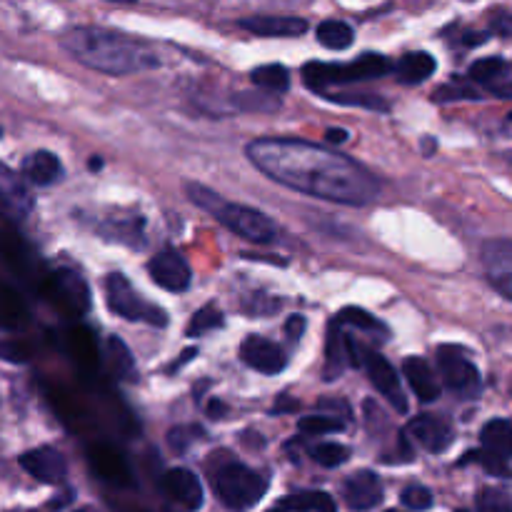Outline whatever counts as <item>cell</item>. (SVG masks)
<instances>
[{
  "instance_id": "7",
  "label": "cell",
  "mask_w": 512,
  "mask_h": 512,
  "mask_svg": "<svg viewBox=\"0 0 512 512\" xmlns=\"http://www.w3.org/2000/svg\"><path fill=\"white\" fill-rule=\"evenodd\" d=\"M438 365L445 385L455 390V393H460V398H475L480 393V373L465 358L463 350L443 345V348H438Z\"/></svg>"
},
{
  "instance_id": "37",
  "label": "cell",
  "mask_w": 512,
  "mask_h": 512,
  "mask_svg": "<svg viewBox=\"0 0 512 512\" xmlns=\"http://www.w3.org/2000/svg\"><path fill=\"white\" fill-rule=\"evenodd\" d=\"M0 318L8 320L10 325H18L25 320V305L5 285H0Z\"/></svg>"
},
{
  "instance_id": "44",
  "label": "cell",
  "mask_w": 512,
  "mask_h": 512,
  "mask_svg": "<svg viewBox=\"0 0 512 512\" xmlns=\"http://www.w3.org/2000/svg\"><path fill=\"white\" fill-rule=\"evenodd\" d=\"M73 498H75V493H73V490H65V493H63V498L53 500V503H50V508H55V510H63L65 505H68L70 500H73Z\"/></svg>"
},
{
  "instance_id": "9",
  "label": "cell",
  "mask_w": 512,
  "mask_h": 512,
  "mask_svg": "<svg viewBox=\"0 0 512 512\" xmlns=\"http://www.w3.org/2000/svg\"><path fill=\"white\" fill-rule=\"evenodd\" d=\"M483 265L488 273L490 285L503 295L512 298V243L510 238L488 240L483 248Z\"/></svg>"
},
{
  "instance_id": "2",
  "label": "cell",
  "mask_w": 512,
  "mask_h": 512,
  "mask_svg": "<svg viewBox=\"0 0 512 512\" xmlns=\"http://www.w3.org/2000/svg\"><path fill=\"white\" fill-rule=\"evenodd\" d=\"M65 53L80 65L105 75H133L160 65L158 53L143 40L113 30L80 25L60 38Z\"/></svg>"
},
{
  "instance_id": "33",
  "label": "cell",
  "mask_w": 512,
  "mask_h": 512,
  "mask_svg": "<svg viewBox=\"0 0 512 512\" xmlns=\"http://www.w3.org/2000/svg\"><path fill=\"white\" fill-rule=\"evenodd\" d=\"M310 458L323 468H338V465L348 463L350 450L340 443H320L310 450Z\"/></svg>"
},
{
  "instance_id": "22",
  "label": "cell",
  "mask_w": 512,
  "mask_h": 512,
  "mask_svg": "<svg viewBox=\"0 0 512 512\" xmlns=\"http://www.w3.org/2000/svg\"><path fill=\"white\" fill-rule=\"evenodd\" d=\"M435 68H438V63H435L433 55L418 50V53H408L398 60V65H395V78L403 85H418L425 83L435 73Z\"/></svg>"
},
{
  "instance_id": "34",
  "label": "cell",
  "mask_w": 512,
  "mask_h": 512,
  "mask_svg": "<svg viewBox=\"0 0 512 512\" xmlns=\"http://www.w3.org/2000/svg\"><path fill=\"white\" fill-rule=\"evenodd\" d=\"M220 325H223V313H220L215 305H205V308H200L198 313L193 315V320H190L188 335L190 338H200V335L210 333V330L220 328Z\"/></svg>"
},
{
  "instance_id": "45",
  "label": "cell",
  "mask_w": 512,
  "mask_h": 512,
  "mask_svg": "<svg viewBox=\"0 0 512 512\" xmlns=\"http://www.w3.org/2000/svg\"><path fill=\"white\" fill-rule=\"evenodd\" d=\"M283 410H298V403H295V400H288V398H285V395H283V398H280V403L275 405L273 413L278 415V413H283Z\"/></svg>"
},
{
  "instance_id": "28",
  "label": "cell",
  "mask_w": 512,
  "mask_h": 512,
  "mask_svg": "<svg viewBox=\"0 0 512 512\" xmlns=\"http://www.w3.org/2000/svg\"><path fill=\"white\" fill-rule=\"evenodd\" d=\"M335 320H338L340 325H350V328L365 330V333H375V335H380V338H385V335H388L385 323H380L375 315L365 313L363 308H345Z\"/></svg>"
},
{
  "instance_id": "52",
  "label": "cell",
  "mask_w": 512,
  "mask_h": 512,
  "mask_svg": "<svg viewBox=\"0 0 512 512\" xmlns=\"http://www.w3.org/2000/svg\"><path fill=\"white\" fill-rule=\"evenodd\" d=\"M458 512H468V510H458Z\"/></svg>"
},
{
  "instance_id": "21",
  "label": "cell",
  "mask_w": 512,
  "mask_h": 512,
  "mask_svg": "<svg viewBox=\"0 0 512 512\" xmlns=\"http://www.w3.org/2000/svg\"><path fill=\"white\" fill-rule=\"evenodd\" d=\"M23 173L33 185L48 188V185H55L63 180V163L50 150H38V153L28 155L23 160Z\"/></svg>"
},
{
  "instance_id": "31",
  "label": "cell",
  "mask_w": 512,
  "mask_h": 512,
  "mask_svg": "<svg viewBox=\"0 0 512 512\" xmlns=\"http://www.w3.org/2000/svg\"><path fill=\"white\" fill-rule=\"evenodd\" d=\"M438 103H448V100H470V98H480V90L475 88L473 80L470 78H453L450 83L440 85L433 95Z\"/></svg>"
},
{
  "instance_id": "13",
  "label": "cell",
  "mask_w": 512,
  "mask_h": 512,
  "mask_svg": "<svg viewBox=\"0 0 512 512\" xmlns=\"http://www.w3.org/2000/svg\"><path fill=\"white\" fill-rule=\"evenodd\" d=\"M20 468L45 485H60L68 478V463L55 448H35L20 455Z\"/></svg>"
},
{
  "instance_id": "25",
  "label": "cell",
  "mask_w": 512,
  "mask_h": 512,
  "mask_svg": "<svg viewBox=\"0 0 512 512\" xmlns=\"http://www.w3.org/2000/svg\"><path fill=\"white\" fill-rule=\"evenodd\" d=\"M318 40L330 50H345L353 45L355 33L343 20H323L318 25Z\"/></svg>"
},
{
  "instance_id": "41",
  "label": "cell",
  "mask_w": 512,
  "mask_h": 512,
  "mask_svg": "<svg viewBox=\"0 0 512 512\" xmlns=\"http://www.w3.org/2000/svg\"><path fill=\"white\" fill-rule=\"evenodd\" d=\"M0 358L10 360V363H25V360H28V353H25V348H20V345L0 340Z\"/></svg>"
},
{
  "instance_id": "49",
  "label": "cell",
  "mask_w": 512,
  "mask_h": 512,
  "mask_svg": "<svg viewBox=\"0 0 512 512\" xmlns=\"http://www.w3.org/2000/svg\"><path fill=\"white\" fill-rule=\"evenodd\" d=\"M75 512H93V510H75Z\"/></svg>"
},
{
  "instance_id": "8",
  "label": "cell",
  "mask_w": 512,
  "mask_h": 512,
  "mask_svg": "<svg viewBox=\"0 0 512 512\" xmlns=\"http://www.w3.org/2000/svg\"><path fill=\"white\" fill-rule=\"evenodd\" d=\"M358 353H360V358H358L360 365L368 370L370 383L378 388V393L383 395V398L388 400V403L393 405L398 413H403V415L408 413V400H405L403 385H400V378H398V373L393 370V365H390L383 355L375 353V350L360 348Z\"/></svg>"
},
{
  "instance_id": "4",
  "label": "cell",
  "mask_w": 512,
  "mask_h": 512,
  "mask_svg": "<svg viewBox=\"0 0 512 512\" xmlns=\"http://www.w3.org/2000/svg\"><path fill=\"white\" fill-rule=\"evenodd\" d=\"M393 70L385 55L380 53H363L355 63L340 65V63H308L303 68V83L308 85L313 93H325L330 85H345L358 83V80H373L383 78Z\"/></svg>"
},
{
  "instance_id": "50",
  "label": "cell",
  "mask_w": 512,
  "mask_h": 512,
  "mask_svg": "<svg viewBox=\"0 0 512 512\" xmlns=\"http://www.w3.org/2000/svg\"><path fill=\"white\" fill-rule=\"evenodd\" d=\"M385 512H400V510H385Z\"/></svg>"
},
{
  "instance_id": "26",
  "label": "cell",
  "mask_w": 512,
  "mask_h": 512,
  "mask_svg": "<svg viewBox=\"0 0 512 512\" xmlns=\"http://www.w3.org/2000/svg\"><path fill=\"white\" fill-rule=\"evenodd\" d=\"M253 83L268 93H285L290 88V73L283 65H260L250 73Z\"/></svg>"
},
{
  "instance_id": "38",
  "label": "cell",
  "mask_w": 512,
  "mask_h": 512,
  "mask_svg": "<svg viewBox=\"0 0 512 512\" xmlns=\"http://www.w3.org/2000/svg\"><path fill=\"white\" fill-rule=\"evenodd\" d=\"M400 500H403L405 508L418 512L433 508V493H430L425 485H408V488L403 490V495H400Z\"/></svg>"
},
{
  "instance_id": "24",
  "label": "cell",
  "mask_w": 512,
  "mask_h": 512,
  "mask_svg": "<svg viewBox=\"0 0 512 512\" xmlns=\"http://www.w3.org/2000/svg\"><path fill=\"white\" fill-rule=\"evenodd\" d=\"M480 443H483V450H490V453L510 460V450H512L510 420L505 418L490 420V423L483 428V433H480Z\"/></svg>"
},
{
  "instance_id": "29",
  "label": "cell",
  "mask_w": 512,
  "mask_h": 512,
  "mask_svg": "<svg viewBox=\"0 0 512 512\" xmlns=\"http://www.w3.org/2000/svg\"><path fill=\"white\" fill-rule=\"evenodd\" d=\"M55 283H58V293L73 305V310H78V313H85V310H88V290H85L83 280H80L78 275L63 273Z\"/></svg>"
},
{
  "instance_id": "12",
  "label": "cell",
  "mask_w": 512,
  "mask_h": 512,
  "mask_svg": "<svg viewBox=\"0 0 512 512\" xmlns=\"http://www.w3.org/2000/svg\"><path fill=\"white\" fill-rule=\"evenodd\" d=\"M360 345L343 333V325L333 320L328 328V343H325V380H338L350 365H360Z\"/></svg>"
},
{
  "instance_id": "20",
  "label": "cell",
  "mask_w": 512,
  "mask_h": 512,
  "mask_svg": "<svg viewBox=\"0 0 512 512\" xmlns=\"http://www.w3.org/2000/svg\"><path fill=\"white\" fill-rule=\"evenodd\" d=\"M0 205L15 218H25L33 208V198H30L25 183L3 163H0Z\"/></svg>"
},
{
  "instance_id": "11",
  "label": "cell",
  "mask_w": 512,
  "mask_h": 512,
  "mask_svg": "<svg viewBox=\"0 0 512 512\" xmlns=\"http://www.w3.org/2000/svg\"><path fill=\"white\" fill-rule=\"evenodd\" d=\"M148 273L158 288L170 290V293H185L190 288V280H193L188 263L175 250H163V253L155 255L148 263Z\"/></svg>"
},
{
  "instance_id": "32",
  "label": "cell",
  "mask_w": 512,
  "mask_h": 512,
  "mask_svg": "<svg viewBox=\"0 0 512 512\" xmlns=\"http://www.w3.org/2000/svg\"><path fill=\"white\" fill-rule=\"evenodd\" d=\"M468 460H475V463H480V465H483L485 473L495 475V478H503V480L510 478V460L508 458H500V455L490 453V450H478V453H468L463 460H460V465L468 463Z\"/></svg>"
},
{
  "instance_id": "3",
  "label": "cell",
  "mask_w": 512,
  "mask_h": 512,
  "mask_svg": "<svg viewBox=\"0 0 512 512\" xmlns=\"http://www.w3.org/2000/svg\"><path fill=\"white\" fill-rule=\"evenodd\" d=\"M185 193L188 198L193 200L198 208L208 210L218 223H223L225 228L233 230L235 235L245 240H253L258 245H268L278 238V228H275L273 220L268 218L260 210L248 208V205H238V203H228V200L220 198L215 190L205 188L200 183H188L185 185Z\"/></svg>"
},
{
  "instance_id": "42",
  "label": "cell",
  "mask_w": 512,
  "mask_h": 512,
  "mask_svg": "<svg viewBox=\"0 0 512 512\" xmlns=\"http://www.w3.org/2000/svg\"><path fill=\"white\" fill-rule=\"evenodd\" d=\"M285 330H288L290 340L303 338V333H305V318H303V315H293V318L285 323Z\"/></svg>"
},
{
  "instance_id": "30",
  "label": "cell",
  "mask_w": 512,
  "mask_h": 512,
  "mask_svg": "<svg viewBox=\"0 0 512 512\" xmlns=\"http://www.w3.org/2000/svg\"><path fill=\"white\" fill-rule=\"evenodd\" d=\"M108 348H110V365H113L115 378L120 380L135 378V360L133 355H130L128 345H125L120 338H110Z\"/></svg>"
},
{
  "instance_id": "35",
  "label": "cell",
  "mask_w": 512,
  "mask_h": 512,
  "mask_svg": "<svg viewBox=\"0 0 512 512\" xmlns=\"http://www.w3.org/2000/svg\"><path fill=\"white\" fill-rule=\"evenodd\" d=\"M298 428L305 435H330L345 430V423L330 418V415H305V418H300Z\"/></svg>"
},
{
  "instance_id": "40",
  "label": "cell",
  "mask_w": 512,
  "mask_h": 512,
  "mask_svg": "<svg viewBox=\"0 0 512 512\" xmlns=\"http://www.w3.org/2000/svg\"><path fill=\"white\" fill-rule=\"evenodd\" d=\"M198 428H175L170 430L168 440H170V448L175 450V453H185V448H188L190 438H193V433Z\"/></svg>"
},
{
  "instance_id": "51",
  "label": "cell",
  "mask_w": 512,
  "mask_h": 512,
  "mask_svg": "<svg viewBox=\"0 0 512 512\" xmlns=\"http://www.w3.org/2000/svg\"><path fill=\"white\" fill-rule=\"evenodd\" d=\"M270 512H280V510H278V508H275V510H270Z\"/></svg>"
},
{
  "instance_id": "15",
  "label": "cell",
  "mask_w": 512,
  "mask_h": 512,
  "mask_svg": "<svg viewBox=\"0 0 512 512\" xmlns=\"http://www.w3.org/2000/svg\"><path fill=\"white\" fill-rule=\"evenodd\" d=\"M343 495L345 503L353 510H373L375 505L383 503V483H380L373 470H358V473L345 480Z\"/></svg>"
},
{
  "instance_id": "17",
  "label": "cell",
  "mask_w": 512,
  "mask_h": 512,
  "mask_svg": "<svg viewBox=\"0 0 512 512\" xmlns=\"http://www.w3.org/2000/svg\"><path fill=\"white\" fill-rule=\"evenodd\" d=\"M408 433L430 453H445L455 438L453 428L443 418H435V415H418L408 425Z\"/></svg>"
},
{
  "instance_id": "47",
  "label": "cell",
  "mask_w": 512,
  "mask_h": 512,
  "mask_svg": "<svg viewBox=\"0 0 512 512\" xmlns=\"http://www.w3.org/2000/svg\"><path fill=\"white\" fill-rule=\"evenodd\" d=\"M88 168L90 170H100V168H103V158H98V155H95V158H90Z\"/></svg>"
},
{
  "instance_id": "23",
  "label": "cell",
  "mask_w": 512,
  "mask_h": 512,
  "mask_svg": "<svg viewBox=\"0 0 512 512\" xmlns=\"http://www.w3.org/2000/svg\"><path fill=\"white\" fill-rule=\"evenodd\" d=\"M280 512H338L335 500L320 490H308V493H295L280 500Z\"/></svg>"
},
{
  "instance_id": "36",
  "label": "cell",
  "mask_w": 512,
  "mask_h": 512,
  "mask_svg": "<svg viewBox=\"0 0 512 512\" xmlns=\"http://www.w3.org/2000/svg\"><path fill=\"white\" fill-rule=\"evenodd\" d=\"M478 512H512L510 495L498 488H485L478 495Z\"/></svg>"
},
{
  "instance_id": "16",
  "label": "cell",
  "mask_w": 512,
  "mask_h": 512,
  "mask_svg": "<svg viewBox=\"0 0 512 512\" xmlns=\"http://www.w3.org/2000/svg\"><path fill=\"white\" fill-rule=\"evenodd\" d=\"M238 25L263 38H295L308 30V23L293 15H253V18H243Z\"/></svg>"
},
{
  "instance_id": "1",
  "label": "cell",
  "mask_w": 512,
  "mask_h": 512,
  "mask_svg": "<svg viewBox=\"0 0 512 512\" xmlns=\"http://www.w3.org/2000/svg\"><path fill=\"white\" fill-rule=\"evenodd\" d=\"M248 160L275 183L338 205H370L380 183L368 168L325 145L295 138H258L245 148Z\"/></svg>"
},
{
  "instance_id": "10",
  "label": "cell",
  "mask_w": 512,
  "mask_h": 512,
  "mask_svg": "<svg viewBox=\"0 0 512 512\" xmlns=\"http://www.w3.org/2000/svg\"><path fill=\"white\" fill-rule=\"evenodd\" d=\"M240 358L248 368L258 370L263 375H278L288 365V355L273 340L263 338V335H248L240 345Z\"/></svg>"
},
{
  "instance_id": "39",
  "label": "cell",
  "mask_w": 512,
  "mask_h": 512,
  "mask_svg": "<svg viewBox=\"0 0 512 512\" xmlns=\"http://www.w3.org/2000/svg\"><path fill=\"white\" fill-rule=\"evenodd\" d=\"M238 105L243 110H278L280 108V103L278 100H273V95H263V93H240Z\"/></svg>"
},
{
  "instance_id": "5",
  "label": "cell",
  "mask_w": 512,
  "mask_h": 512,
  "mask_svg": "<svg viewBox=\"0 0 512 512\" xmlns=\"http://www.w3.org/2000/svg\"><path fill=\"white\" fill-rule=\"evenodd\" d=\"M268 480L243 463H228L215 473V493L233 512H245L263 500Z\"/></svg>"
},
{
  "instance_id": "27",
  "label": "cell",
  "mask_w": 512,
  "mask_h": 512,
  "mask_svg": "<svg viewBox=\"0 0 512 512\" xmlns=\"http://www.w3.org/2000/svg\"><path fill=\"white\" fill-rule=\"evenodd\" d=\"M320 98L338 105H358V108L380 110V113H388L390 110V105L375 93H333V90H325V93H320Z\"/></svg>"
},
{
  "instance_id": "46",
  "label": "cell",
  "mask_w": 512,
  "mask_h": 512,
  "mask_svg": "<svg viewBox=\"0 0 512 512\" xmlns=\"http://www.w3.org/2000/svg\"><path fill=\"white\" fill-rule=\"evenodd\" d=\"M488 38V35H483V33H468L463 38V43L465 45H478V43H483V40Z\"/></svg>"
},
{
  "instance_id": "19",
  "label": "cell",
  "mask_w": 512,
  "mask_h": 512,
  "mask_svg": "<svg viewBox=\"0 0 512 512\" xmlns=\"http://www.w3.org/2000/svg\"><path fill=\"white\" fill-rule=\"evenodd\" d=\"M403 373L408 378L410 388L413 393L418 395L420 403H433V400L440 398V383H438V375L433 373L430 363L425 358H405L403 363Z\"/></svg>"
},
{
  "instance_id": "14",
  "label": "cell",
  "mask_w": 512,
  "mask_h": 512,
  "mask_svg": "<svg viewBox=\"0 0 512 512\" xmlns=\"http://www.w3.org/2000/svg\"><path fill=\"white\" fill-rule=\"evenodd\" d=\"M468 78L473 83L483 85L485 90H490L498 98H510L512 95V75H510V63L500 55L493 58H480L470 65Z\"/></svg>"
},
{
  "instance_id": "6",
  "label": "cell",
  "mask_w": 512,
  "mask_h": 512,
  "mask_svg": "<svg viewBox=\"0 0 512 512\" xmlns=\"http://www.w3.org/2000/svg\"><path fill=\"white\" fill-rule=\"evenodd\" d=\"M105 295H108V308L115 315L130 323H145L155 325V328H165L168 325V315L163 308L148 303L128 280L120 273H110L105 278Z\"/></svg>"
},
{
  "instance_id": "18",
  "label": "cell",
  "mask_w": 512,
  "mask_h": 512,
  "mask_svg": "<svg viewBox=\"0 0 512 512\" xmlns=\"http://www.w3.org/2000/svg\"><path fill=\"white\" fill-rule=\"evenodd\" d=\"M165 493L175 500L178 505H183L185 510H198L203 505V485H200L198 475L190 473L185 468H175L165 475L163 480Z\"/></svg>"
},
{
  "instance_id": "48",
  "label": "cell",
  "mask_w": 512,
  "mask_h": 512,
  "mask_svg": "<svg viewBox=\"0 0 512 512\" xmlns=\"http://www.w3.org/2000/svg\"><path fill=\"white\" fill-rule=\"evenodd\" d=\"M110 3H123V5H128V3H135V0H110Z\"/></svg>"
},
{
  "instance_id": "43",
  "label": "cell",
  "mask_w": 512,
  "mask_h": 512,
  "mask_svg": "<svg viewBox=\"0 0 512 512\" xmlns=\"http://www.w3.org/2000/svg\"><path fill=\"white\" fill-rule=\"evenodd\" d=\"M325 138H328L330 143L340 145V143H345V140H348L350 135H348V130H343V128H330V130H328V135H325Z\"/></svg>"
}]
</instances>
